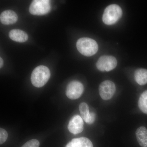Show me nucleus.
Listing matches in <instances>:
<instances>
[{"label": "nucleus", "mask_w": 147, "mask_h": 147, "mask_svg": "<svg viewBox=\"0 0 147 147\" xmlns=\"http://www.w3.org/2000/svg\"><path fill=\"white\" fill-rule=\"evenodd\" d=\"M9 38L16 42H26L28 38V36L26 32L19 29H13L9 33Z\"/></svg>", "instance_id": "obj_11"}, {"label": "nucleus", "mask_w": 147, "mask_h": 147, "mask_svg": "<svg viewBox=\"0 0 147 147\" xmlns=\"http://www.w3.org/2000/svg\"><path fill=\"white\" fill-rule=\"evenodd\" d=\"M8 137V134L5 129L1 128L0 129V144H3L5 142Z\"/></svg>", "instance_id": "obj_17"}, {"label": "nucleus", "mask_w": 147, "mask_h": 147, "mask_svg": "<svg viewBox=\"0 0 147 147\" xmlns=\"http://www.w3.org/2000/svg\"><path fill=\"white\" fill-rule=\"evenodd\" d=\"M76 47L79 53L86 57L93 56L98 50L96 41L89 38H82L78 40L76 42Z\"/></svg>", "instance_id": "obj_2"}, {"label": "nucleus", "mask_w": 147, "mask_h": 147, "mask_svg": "<svg viewBox=\"0 0 147 147\" xmlns=\"http://www.w3.org/2000/svg\"><path fill=\"white\" fill-rule=\"evenodd\" d=\"M138 105L140 110L147 114V90L144 92L139 97Z\"/></svg>", "instance_id": "obj_15"}, {"label": "nucleus", "mask_w": 147, "mask_h": 147, "mask_svg": "<svg viewBox=\"0 0 147 147\" xmlns=\"http://www.w3.org/2000/svg\"><path fill=\"white\" fill-rule=\"evenodd\" d=\"M50 77L49 69L44 65H40L34 69L31 80L32 85L37 88H41L48 82Z\"/></svg>", "instance_id": "obj_1"}, {"label": "nucleus", "mask_w": 147, "mask_h": 147, "mask_svg": "<svg viewBox=\"0 0 147 147\" xmlns=\"http://www.w3.org/2000/svg\"><path fill=\"white\" fill-rule=\"evenodd\" d=\"M71 142L74 147H93L91 141L85 137L74 139Z\"/></svg>", "instance_id": "obj_14"}, {"label": "nucleus", "mask_w": 147, "mask_h": 147, "mask_svg": "<svg viewBox=\"0 0 147 147\" xmlns=\"http://www.w3.org/2000/svg\"><path fill=\"white\" fill-rule=\"evenodd\" d=\"M40 143L38 140L33 139L30 140L21 147H39Z\"/></svg>", "instance_id": "obj_16"}, {"label": "nucleus", "mask_w": 147, "mask_h": 147, "mask_svg": "<svg viewBox=\"0 0 147 147\" xmlns=\"http://www.w3.org/2000/svg\"><path fill=\"white\" fill-rule=\"evenodd\" d=\"M136 138L142 147H147V129L145 127H139L136 131Z\"/></svg>", "instance_id": "obj_12"}, {"label": "nucleus", "mask_w": 147, "mask_h": 147, "mask_svg": "<svg viewBox=\"0 0 147 147\" xmlns=\"http://www.w3.org/2000/svg\"><path fill=\"white\" fill-rule=\"evenodd\" d=\"M84 91V86L81 82L76 81H72L67 87L66 94L69 99L75 100L82 96Z\"/></svg>", "instance_id": "obj_6"}, {"label": "nucleus", "mask_w": 147, "mask_h": 147, "mask_svg": "<svg viewBox=\"0 0 147 147\" xmlns=\"http://www.w3.org/2000/svg\"><path fill=\"white\" fill-rule=\"evenodd\" d=\"M84 120L81 116L76 115L74 116L69 123V131L74 134L81 133L84 130Z\"/></svg>", "instance_id": "obj_8"}, {"label": "nucleus", "mask_w": 147, "mask_h": 147, "mask_svg": "<svg viewBox=\"0 0 147 147\" xmlns=\"http://www.w3.org/2000/svg\"><path fill=\"white\" fill-rule=\"evenodd\" d=\"M51 6L48 0H34L29 7V11L32 15H43L49 13Z\"/></svg>", "instance_id": "obj_4"}, {"label": "nucleus", "mask_w": 147, "mask_h": 147, "mask_svg": "<svg viewBox=\"0 0 147 147\" xmlns=\"http://www.w3.org/2000/svg\"><path fill=\"white\" fill-rule=\"evenodd\" d=\"M116 92V86L112 81L106 80L102 82L99 87V94L104 100L111 99Z\"/></svg>", "instance_id": "obj_7"}, {"label": "nucleus", "mask_w": 147, "mask_h": 147, "mask_svg": "<svg viewBox=\"0 0 147 147\" xmlns=\"http://www.w3.org/2000/svg\"><path fill=\"white\" fill-rule=\"evenodd\" d=\"M65 147H74V146L72 144V143L71 142H69L68 144H67Z\"/></svg>", "instance_id": "obj_18"}, {"label": "nucleus", "mask_w": 147, "mask_h": 147, "mask_svg": "<svg viewBox=\"0 0 147 147\" xmlns=\"http://www.w3.org/2000/svg\"><path fill=\"white\" fill-rule=\"evenodd\" d=\"M3 64V61L2 58L1 57L0 58V67L1 68L2 67Z\"/></svg>", "instance_id": "obj_19"}, {"label": "nucleus", "mask_w": 147, "mask_h": 147, "mask_svg": "<svg viewBox=\"0 0 147 147\" xmlns=\"http://www.w3.org/2000/svg\"><path fill=\"white\" fill-rule=\"evenodd\" d=\"M134 79L137 84L144 86L147 84V69L140 68L134 72Z\"/></svg>", "instance_id": "obj_13"}, {"label": "nucleus", "mask_w": 147, "mask_h": 147, "mask_svg": "<svg viewBox=\"0 0 147 147\" xmlns=\"http://www.w3.org/2000/svg\"><path fill=\"white\" fill-rule=\"evenodd\" d=\"M18 17L16 12L12 10L4 11L0 15V21L4 25H11L16 23Z\"/></svg>", "instance_id": "obj_10"}, {"label": "nucleus", "mask_w": 147, "mask_h": 147, "mask_svg": "<svg viewBox=\"0 0 147 147\" xmlns=\"http://www.w3.org/2000/svg\"><path fill=\"white\" fill-rule=\"evenodd\" d=\"M117 59L115 57L109 55H103L98 59L96 67L102 71H109L114 69L117 65Z\"/></svg>", "instance_id": "obj_5"}, {"label": "nucleus", "mask_w": 147, "mask_h": 147, "mask_svg": "<svg viewBox=\"0 0 147 147\" xmlns=\"http://www.w3.org/2000/svg\"><path fill=\"white\" fill-rule=\"evenodd\" d=\"M122 14V10L119 6L111 5L105 9L102 15V21L106 25H113L119 20Z\"/></svg>", "instance_id": "obj_3"}, {"label": "nucleus", "mask_w": 147, "mask_h": 147, "mask_svg": "<svg viewBox=\"0 0 147 147\" xmlns=\"http://www.w3.org/2000/svg\"><path fill=\"white\" fill-rule=\"evenodd\" d=\"M79 111L81 117L86 123L91 124L94 122L96 118L95 113L89 112V106L86 102H82L79 105Z\"/></svg>", "instance_id": "obj_9"}]
</instances>
